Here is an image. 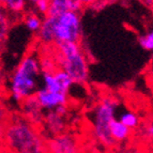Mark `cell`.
Returning a JSON list of instances; mask_svg holds the SVG:
<instances>
[{
  "mask_svg": "<svg viewBox=\"0 0 153 153\" xmlns=\"http://www.w3.org/2000/svg\"><path fill=\"white\" fill-rule=\"evenodd\" d=\"M47 153H82L78 137L71 133H61L46 139Z\"/></svg>",
  "mask_w": 153,
  "mask_h": 153,
  "instance_id": "6",
  "label": "cell"
},
{
  "mask_svg": "<svg viewBox=\"0 0 153 153\" xmlns=\"http://www.w3.org/2000/svg\"><path fill=\"white\" fill-rule=\"evenodd\" d=\"M40 60L32 54H27L16 68L11 78V95L16 102L34 95L39 90L38 79L41 75Z\"/></svg>",
  "mask_w": 153,
  "mask_h": 153,
  "instance_id": "2",
  "label": "cell"
},
{
  "mask_svg": "<svg viewBox=\"0 0 153 153\" xmlns=\"http://www.w3.org/2000/svg\"><path fill=\"white\" fill-rule=\"evenodd\" d=\"M3 89H4V76H3L2 71L0 69V97L3 94Z\"/></svg>",
  "mask_w": 153,
  "mask_h": 153,
  "instance_id": "23",
  "label": "cell"
},
{
  "mask_svg": "<svg viewBox=\"0 0 153 153\" xmlns=\"http://www.w3.org/2000/svg\"><path fill=\"white\" fill-rule=\"evenodd\" d=\"M55 22H56V17H53V16H45V18L42 21L41 27L38 31V40L44 45H55Z\"/></svg>",
  "mask_w": 153,
  "mask_h": 153,
  "instance_id": "10",
  "label": "cell"
},
{
  "mask_svg": "<svg viewBox=\"0 0 153 153\" xmlns=\"http://www.w3.org/2000/svg\"><path fill=\"white\" fill-rule=\"evenodd\" d=\"M143 131H145V137L147 138V139H152V135H153V128H152V123H149V125H146L145 128H143Z\"/></svg>",
  "mask_w": 153,
  "mask_h": 153,
  "instance_id": "22",
  "label": "cell"
},
{
  "mask_svg": "<svg viewBox=\"0 0 153 153\" xmlns=\"http://www.w3.org/2000/svg\"><path fill=\"white\" fill-rule=\"evenodd\" d=\"M120 121L123 125H125L126 128H128L130 130H135L139 126V123H140V120L136 114L134 112H124L123 115H121L120 117Z\"/></svg>",
  "mask_w": 153,
  "mask_h": 153,
  "instance_id": "15",
  "label": "cell"
},
{
  "mask_svg": "<svg viewBox=\"0 0 153 153\" xmlns=\"http://www.w3.org/2000/svg\"><path fill=\"white\" fill-rule=\"evenodd\" d=\"M36 5V9L40 14H43L46 16L47 14V11H48V5H49V1L48 0H39L34 3Z\"/></svg>",
  "mask_w": 153,
  "mask_h": 153,
  "instance_id": "19",
  "label": "cell"
},
{
  "mask_svg": "<svg viewBox=\"0 0 153 153\" xmlns=\"http://www.w3.org/2000/svg\"><path fill=\"white\" fill-rule=\"evenodd\" d=\"M21 103L23 104L24 114H25L24 117L26 119H28L30 122H32L33 124L36 125H39L43 121V119H42L43 116H42V111H41L42 108L39 105L34 95L27 97L24 101H22Z\"/></svg>",
  "mask_w": 153,
  "mask_h": 153,
  "instance_id": "9",
  "label": "cell"
},
{
  "mask_svg": "<svg viewBox=\"0 0 153 153\" xmlns=\"http://www.w3.org/2000/svg\"><path fill=\"white\" fill-rule=\"evenodd\" d=\"M9 119H10L9 111L7 110V108L4 106H2V105L0 104V123L1 124H5Z\"/></svg>",
  "mask_w": 153,
  "mask_h": 153,
  "instance_id": "21",
  "label": "cell"
},
{
  "mask_svg": "<svg viewBox=\"0 0 153 153\" xmlns=\"http://www.w3.org/2000/svg\"><path fill=\"white\" fill-rule=\"evenodd\" d=\"M54 36L55 45L65 42H78L80 38V18L78 13L68 11L56 17Z\"/></svg>",
  "mask_w": 153,
  "mask_h": 153,
  "instance_id": "5",
  "label": "cell"
},
{
  "mask_svg": "<svg viewBox=\"0 0 153 153\" xmlns=\"http://www.w3.org/2000/svg\"><path fill=\"white\" fill-rule=\"evenodd\" d=\"M44 126L47 132L53 136L64 133L65 131V119L64 115L59 114L57 110H47V114L43 117Z\"/></svg>",
  "mask_w": 153,
  "mask_h": 153,
  "instance_id": "8",
  "label": "cell"
},
{
  "mask_svg": "<svg viewBox=\"0 0 153 153\" xmlns=\"http://www.w3.org/2000/svg\"><path fill=\"white\" fill-rule=\"evenodd\" d=\"M68 3V11L74 13H79L85 8L82 0H66Z\"/></svg>",
  "mask_w": 153,
  "mask_h": 153,
  "instance_id": "18",
  "label": "cell"
},
{
  "mask_svg": "<svg viewBox=\"0 0 153 153\" xmlns=\"http://www.w3.org/2000/svg\"><path fill=\"white\" fill-rule=\"evenodd\" d=\"M34 97L42 109L46 110H54L60 106H66L69 102V97L65 93L51 92L45 89H39L34 93Z\"/></svg>",
  "mask_w": 153,
  "mask_h": 153,
  "instance_id": "7",
  "label": "cell"
},
{
  "mask_svg": "<svg viewBox=\"0 0 153 153\" xmlns=\"http://www.w3.org/2000/svg\"><path fill=\"white\" fill-rule=\"evenodd\" d=\"M26 1H29V2H31V3H33V4H34V3H36V1H39V0H26Z\"/></svg>",
  "mask_w": 153,
  "mask_h": 153,
  "instance_id": "27",
  "label": "cell"
},
{
  "mask_svg": "<svg viewBox=\"0 0 153 153\" xmlns=\"http://www.w3.org/2000/svg\"><path fill=\"white\" fill-rule=\"evenodd\" d=\"M10 26L11 21L9 13L0 8V46L3 44L5 38L8 36V32L10 30Z\"/></svg>",
  "mask_w": 153,
  "mask_h": 153,
  "instance_id": "14",
  "label": "cell"
},
{
  "mask_svg": "<svg viewBox=\"0 0 153 153\" xmlns=\"http://www.w3.org/2000/svg\"><path fill=\"white\" fill-rule=\"evenodd\" d=\"M4 125L0 123V147L3 146V136H4Z\"/></svg>",
  "mask_w": 153,
  "mask_h": 153,
  "instance_id": "24",
  "label": "cell"
},
{
  "mask_svg": "<svg viewBox=\"0 0 153 153\" xmlns=\"http://www.w3.org/2000/svg\"><path fill=\"white\" fill-rule=\"evenodd\" d=\"M109 134L116 143H120L130 138L132 135V130L123 125L119 120L114 119L109 124Z\"/></svg>",
  "mask_w": 153,
  "mask_h": 153,
  "instance_id": "11",
  "label": "cell"
},
{
  "mask_svg": "<svg viewBox=\"0 0 153 153\" xmlns=\"http://www.w3.org/2000/svg\"><path fill=\"white\" fill-rule=\"evenodd\" d=\"M109 0H82L84 7H93V8H97V7H102V5L106 4Z\"/></svg>",
  "mask_w": 153,
  "mask_h": 153,
  "instance_id": "20",
  "label": "cell"
},
{
  "mask_svg": "<svg viewBox=\"0 0 153 153\" xmlns=\"http://www.w3.org/2000/svg\"><path fill=\"white\" fill-rule=\"evenodd\" d=\"M42 19L39 17L36 13H30L27 14L25 17V25L26 27L31 31V32H38L40 27H41Z\"/></svg>",
  "mask_w": 153,
  "mask_h": 153,
  "instance_id": "16",
  "label": "cell"
},
{
  "mask_svg": "<svg viewBox=\"0 0 153 153\" xmlns=\"http://www.w3.org/2000/svg\"><path fill=\"white\" fill-rule=\"evenodd\" d=\"M48 11L46 16H53L58 17L63 13L68 12V3L66 0H48Z\"/></svg>",
  "mask_w": 153,
  "mask_h": 153,
  "instance_id": "13",
  "label": "cell"
},
{
  "mask_svg": "<svg viewBox=\"0 0 153 153\" xmlns=\"http://www.w3.org/2000/svg\"><path fill=\"white\" fill-rule=\"evenodd\" d=\"M117 102L111 97H104L97 104L94 114V136L105 147H114L117 145L109 134V124L115 119V110Z\"/></svg>",
  "mask_w": 153,
  "mask_h": 153,
  "instance_id": "4",
  "label": "cell"
},
{
  "mask_svg": "<svg viewBox=\"0 0 153 153\" xmlns=\"http://www.w3.org/2000/svg\"><path fill=\"white\" fill-rule=\"evenodd\" d=\"M26 7V0H0V8L11 14H21Z\"/></svg>",
  "mask_w": 153,
  "mask_h": 153,
  "instance_id": "12",
  "label": "cell"
},
{
  "mask_svg": "<svg viewBox=\"0 0 153 153\" xmlns=\"http://www.w3.org/2000/svg\"><path fill=\"white\" fill-rule=\"evenodd\" d=\"M139 44L145 51H151L153 49V32L150 31L149 33H146L145 36L139 38Z\"/></svg>",
  "mask_w": 153,
  "mask_h": 153,
  "instance_id": "17",
  "label": "cell"
},
{
  "mask_svg": "<svg viewBox=\"0 0 153 153\" xmlns=\"http://www.w3.org/2000/svg\"><path fill=\"white\" fill-rule=\"evenodd\" d=\"M55 47V59L59 69L65 72L73 82L84 84L87 82L88 61L78 42L59 43Z\"/></svg>",
  "mask_w": 153,
  "mask_h": 153,
  "instance_id": "3",
  "label": "cell"
},
{
  "mask_svg": "<svg viewBox=\"0 0 153 153\" xmlns=\"http://www.w3.org/2000/svg\"><path fill=\"white\" fill-rule=\"evenodd\" d=\"M0 153H15L14 151L10 150V149L8 148H5V147H0Z\"/></svg>",
  "mask_w": 153,
  "mask_h": 153,
  "instance_id": "26",
  "label": "cell"
},
{
  "mask_svg": "<svg viewBox=\"0 0 153 153\" xmlns=\"http://www.w3.org/2000/svg\"><path fill=\"white\" fill-rule=\"evenodd\" d=\"M3 147L15 153H47L46 138L38 125L16 116L9 119L4 125Z\"/></svg>",
  "mask_w": 153,
  "mask_h": 153,
  "instance_id": "1",
  "label": "cell"
},
{
  "mask_svg": "<svg viewBox=\"0 0 153 153\" xmlns=\"http://www.w3.org/2000/svg\"><path fill=\"white\" fill-rule=\"evenodd\" d=\"M140 1L146 5V7H148L149 9H152V7H153V0H140Z\"/></svg>",
  "mask_w": 153,
  "mask_h": 153,
  "instance_id": "25",
  "label": "cell"
}]
</instances>
